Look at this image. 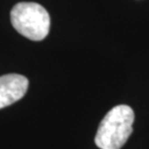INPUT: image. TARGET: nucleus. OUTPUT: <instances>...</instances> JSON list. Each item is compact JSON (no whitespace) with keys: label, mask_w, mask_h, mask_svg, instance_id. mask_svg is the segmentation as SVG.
Instances as JSON below:
<instances>
[{"label":"nucleus","mask_w":149,"mask_h":149,"mask_svg":"<svg viewBox=\"0 0 149 149\" xmlns=\"http://www.w3.org/2000/svg\"><path fill=\"white\" fill-rule=\"evenodd\" d=\"M29 81L20 74L0 76V109L12 105L26 95Z\"/></svg>","instance_id":"nucleus-3"},{"label":"nucleus","mask_w":149,"mask_h":149,"mask_svg":"<svg viewBox=\"0 0 149 149\" xmlns=\"http://www.w3.org/2000/svg\"><path fill=\"white\" fill-rule=\"evenodd\" d=\"M134 111L127 105L113 107L101 122L95 144L101 149H120L133 133Z\"/></svg>","instance_id":"nucleus-1"},{"label":"nucleus","mask_w":149,"mask_h":149,"mask_svg":"<svg viewBox=\"0 0 149 149\" xmlns=\"http://www.w3.org/2000/svg\"><path fill=\"white\" fill-rule=\"evenodd\" d=\"M11 24L21 36L32 41H41L50 31L49 12L37 2H19L10 13Z\"/></svg>","instance_id":"nucleus-2"}]
</instances>
